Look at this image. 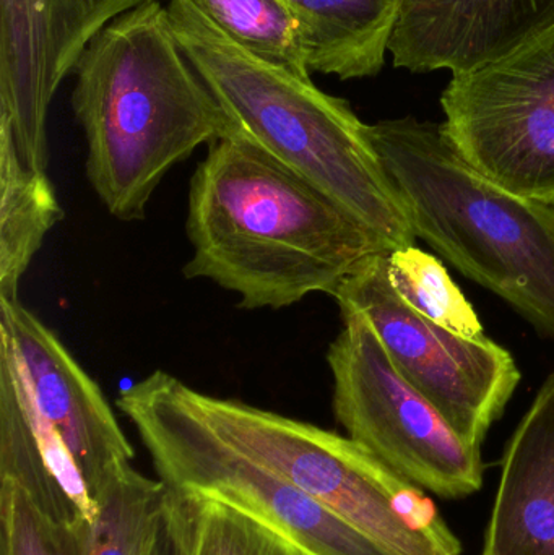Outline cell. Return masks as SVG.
Listing matches in <instances>:
<instances>
[{"mask_svg": "<svg viewBox=\"0 0 554 555\" xmlns=\"http://www.w3.org/2000/svg\"><path fill=\"white\" fill-rule=\"evenodd\" d=\"M189 280L240 296L247 310L334 294L389 247L324 192L240 133L211 143L189 189Z\"/></svg>", "mask_w": 554, "mask_h": 555, "instance_id": "6da1fadb", "label": "cell"}, {"mask_svg": "<svg viewBox=\"0 0 554 555\" xmlns=\"http://www.w3.org/2000/svg\"><path fill=\"white\" fill-rule=\"evenodd\" d=\"M72 74L88 182L117 220L142 221L176 165L236 132L182 52L162 2L111 22Z\"/></svg>", "mask_w": 554, "mask_h": 555, "instance_id": "7a4b0ae2", "label": "cell"}, {"mask_svg": "<svg viewBox=\"0 0 554 555\" xmlns=\"http://www.w3.org/2000/svg\"><path fill=\"white\" fill-rule=\"evenodd\" d=\"M188 61L234 130L324 192L376 234L390 253L416 234L396 184L350 104L272 67L231 41L192 0H168Z\"/></svg>", "mask_w": 554, "mask_h": 555, "instance_id": "3957f363", "label": "cell"}, {"mask_svg": "<svg viewBox=\"0 0 554 555\" xmlns=\"http://www.w3.org/2000/svg\"><path fill=\"white\" fill-rule=\"evenodd\" d=\"M370 137L416 237L554 338V205L488 181L442 124L383 120Z\"/></svg>", "mask_w": 554, "mask_h": 555, "instance_id": "277c9868", "label": "cell"}, {"mask_svg": "<svg viewBox=\"0 0 554 555\" xmlns=\"http://www.w3.org/2000/svg\"><path fill=\"white\" fill-rule=\"evenodd\" d=\"M0 375L20 401L16 462L29 495L78 531L133 449L96 382L18 299H0Z\"/></svg>", "mask_w": 554, "mask_h": 555, "instance_id": "5b68a950", "label": "cell"}, {"mask_svg": "<svg viewBox=\"0 0 554 555\" xmlns=\"http://www.w3.org/2000/svg\"><path fill=\"white\" fill-rule=\"evenodd\" d=\"M182 406L231 449L286 479L390 555H462L431 499L350 437L240 400L202 393L169 374Z\"/></svg>", "mask_w": 554, "mask_h": 555, "instance_id": "8992f818", "label": "cell"}, {"mask_svg": "<svg viewBox=\"0 0 554 555\" xmlns=\"http://www.w3.org/2000/svg\"><path fill=\"white\" fill-rule=\"evenodd\" d=\"M159 481L218 499L262 521L305 555H390L266 466L241 455L198 423L155 371L117 398Z\"/></svg>", "mask_w": 554, "mask_h": 555, "instance_id": "52a82bcc", "label": "cell"}, {"mask_svg": "<svg viewBox=\"0 0 554 555\" xmlns=\"http://www.w3.org/2000/svg\"><path fill=\"white\" fill-rule=\"evenodd\" d=\"M344 328L327 352L334 414L347 437L423 491L462 499L480 491V447L467 442L445 414L390 361L371 323L342 312Z\"/></svg>", "mask_w": 554, "mask_h": 555, "instance_id": "ba28073f", "label": "cell"}, {"mask_svg": "<svg viewBox=\"0 0 554 555\" xmlns=\"http://www.w3.org/2000/svg\"><path fill=\"white\" fill-rule=\"evenodd\" d=\"M387 256L364 260L332 296L340 312L371 323L400 375L480 447L519 385L516 359L485 335H458L413 310L390 283Z\"/></svg>", "mask_w": 554, "mask_h": 555, "instance_id": "9c48e42d", "label": "cell"}, {"mask_svg": "<svg viewBox=\"0 0 554 555\" xmlns=\"http://www.w3.org/2000/svg\"><path fill=\"white\" fill-rule=\"evenodd\" d=\"M441 106L449 140L475 171L554 205V25L491 64L452 75Z\"/></svg>", "mask_w": 554, "mask_h": 555, "instance_id": "30bf717a", "label": "cell"}, {"mask_svg": "<svg viewBox=\"0 0 554 555\" xmlns=\"http://www.w3.org/2000/svg\"><path fill=\"white\" fill-rule=\"evenodd\" d=\"M163 0H0V126L23 163L48 172L49 107L98 33Z\"/></svg>", "mask_w": 554, "mask_h": 555, "instance_id": "8fae6325", "label": "cell"}, {"mask_svg": "<svg viewBox=\"0 0 554 555\" xmlns=\"http://www.w3.org/2000/svg\"><path fill=\"white\" fill-rule=\"evenodd\" d=\"M553 25L554 0H400L389 52L415 74H467Z\"/></svg>", "mask_w": 554, "mask_h": 555, "instance_id": "7c38bea8", "label": "cell"}, {"mask_svg": "<svg viewBox=\"0 0 554 555\" xmlns=\"http://www.w3.org/2000/svg\"><path fill=\"white\" fill-rule=\"evenodd\" d=\"M481 555H554V374L507 443Z\"/></svg>", "mask_w": 554, "mask_h": 555, "instance_id": "4fadbf2b", "label": "cell"}, {"mask_svg": "<svg viewBox=\"0 0 554 555\" xmlns=\"http://www.w3.org/2000/svg\"><path fill=\"white\" fill-rule=\"evenodd\" d=\"M301 23L312 72L376 77L386 64L400 0H283Z\"/></svg>", "mask_w": 554, "mask_h": 555, "instance_id": "5bb4252c", "label": "cell"}, {"mask_svg": "<svg viewBox=\"0 0 554 555\" xmlns=\"http://www.w3.org/2000/svg\"><path fill=\"white\" fill-rule=\"evenodd\" d=\"M62 220L48 172L28 168L10 130L0 126V299H18L33 257Z\"/></svg>", "mask_w": 554, "mask_h": 555, "instance_id": "9a60e30c", "label": "cell"}, {"mask_svg": "<svg viewBox=\"0 0 554 555\" xmlns=\"http://www.w3.org/2000/svg\"><path fill=\"white\" fill-rule=\"evenodd\" d=\"M166 505V486L129 466L98 499L93 521L77 533V555H145Z\"/></svg>", "mask_w": 554, "mask_h": 555, "instance_id": "2e32d148", "label": "cell"}, {"mask_svg": "<svg viewBox=\"0 0 554 555\" xmlns=\"http://www.w3.org/2000/svg\"><path fill=\"white\" fill-rule=\"evenodd\" d=\"M202 13L254 57L302 80L311 52L301 23L283 0H192Z\"/></svg>", "mask_w": 554, "mask_h": 555, "instance_id": "e0dca14e", "label": "cell"}, {"mask_svg": "<svg viewBox=\"0 0 554 555\" xmlns=\"http://www.w3.org/2000/svg\"><path fill=\"white\" fill-rule=\"evenodd\" d=\"M168 494L185 555H305L262 521L218 499L176 489H168Z\"/></svg>", "mask_w": 554, "mask_h": 555, "instance_id": "ac0fdd59", "label": "cell"}, {"mask_svg": "<svg viewBox=\"0 0 554 555\" xmlns=\"http://www.w3.org/2000/svg\"><path fill=\"white\" fill-rule=\"evenodd\" d=\"M387 275L394 289L416 312L458 335H484L477 312L455 286L441 260L415 246L387 256Z\"/></svg>", "mask_w": 554, "mask_h": 555, "instance_id": "d6986e66", "label": "cell"}, {"mask_svg": "<svg viewBox=\"0 0 554 555\" xmlns=\"http://www.w3.org/2000/svg\"><path fill=\"white\" fill-rule=\"evenodd\" d=\"M0 546L2 555H77V533L44 514L22 486L0 479Z\"/></svg>", "mask_w": 554, "mask_h": 555, "instance_id": "ffe728a7", "label": "cell"}, {"mask_svg": "<svg viewBox=\"0 0 554 555\" xmlns=\"http://www.w3.org/2000/svg\"><path fill=\"white\" fill-rule=\"evenodd\" d=\"M158 538L159 553L162 555H185L181 525H179L175 505H172L171 499H169L168 489H166L165 514H163L162 525H159Z\"/></svg>", "mask_w": 554, "mask_h": 555, "instance_id": "44dd1931", "label": "cell"}, {"mask_svg": "<svg viewBox=\"0 0 554 555\" xmlns=\"http://www.w3.org/2000/svg\"><path fill=\"white\" fill-rule=\"evenodd\" d=\"M159 525H162V524H159ZM158 534H159V528H158V531H156L155 540H153L152 546H150V550L146 551L145 555H162V553H159V538H158Z\"/></svg>", "mask_w": 554, "mask_h": 555, "instance_id": "7402d4cb", "label": "cell"}]
</instances>
